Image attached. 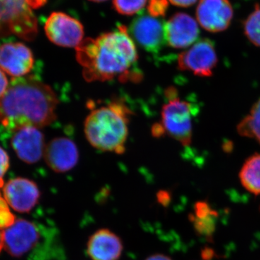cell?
<instances>
[{"label": "cell", "mask_w": 260, "mask_h": 260, "mask_svg": "<svg viewBox=\"0 0 260 260\" xmlns=\"http://www.w3.org/2000/svg\"><path fill=\"white\" fill-rule=\"evenodd\" d=\"M44 30L49 41L59 47L76 48L83 41L82 23L61 12H54L49 15Z\"/></svg>", "instance_id": "8"}, {"label": "cell", "mask_w": 260, "mask_h": 260, "mask_svg": "<svg viewBox=\"0 0 260 260\" xmlns=\"http://www.w3.org/2000/svg\"><path fill=\"white\" fill-rule=\"evenodd\" d=\"M165 95L167 102L162 107L161 120L154 124L152 135L155 138L168 135L183 146H189L192 138V106L179 99L177 90L174 87L168 88Z\"/></svg>", "instance_id": "4"}, {"label": "cell", "mask_w": 260, "mask_h": 260, "mask_svg": "<svg viewBox=\"0 0 260 260\" xmlns=\"http://www.w3.org/2000/svg\"><path fill=\"white\" fill-rule=\"evenodd\" d=\"M34 65L32 51L23 43H6L0 46V69L13 78L27 76Z\"/></svg>", "instance_id": "12"}, {"label": "cell", "mask_w": 260, "mask_h": 260, "mask_svg": "<svg viewBox=\"0 0 260 260\" xmlns=\"http://www.w3.org/2000/svg\"><path fill=\"white\" fill-rule=\"evenodd\" d=\"M47 0H0V38L16 36L32 41L38 34V21L32 10Z\"/></svg>", "instance_id": "5"}, {"label": "cell", "mask_w": 260, "mask_h": 260, "mask_svg": "<svg viewBox=\"0 0 260 260\" xmlns=\"http://www.w3.org/2000/svg\"><path fill=\"white\" fill-rule=\"evenodd\" d=\"M233 17L234 10L229 0H200L197 7V21L207 31L226 30Z\"/></svg>", "instance_id": "9"}, {"label": "cell", "mask_w": 260, "mask_h": 260, "mask_svg": "<svg viewBox=\"0 0 260 260\" xmlns=\"http://www.w3.org/2000/svg\"><path fill=\"white\" fill-rule=\"evenodd\" d=\"M148 0H114V8L119 14L133 15L144 8Z\"/></svg>", "instance_id": "21"}, {"label": "cell", "mask_w": 260, "mask_h": 260, "mask_svg": "<svg viewBox=\"0 0 260 260\" xmlns=\"http://www.w3.org/2000/svg\"><path fill=\"white\" fill-rule=\"evenodd\" d=\"M218 216V213L215 210L213 213L204 218H196L191 214L190 220L194 225L195 231L199 235L210 237L215 232Z\"/></svg>", "instance_id": "20"}, {"label": "cell", "mask_w": 260, "mask_h": 260, "mask_svg": "<svg viewBox=\"0 0 260 260\" xmlns=\"http://www.w3.org/2000/svg\"><path fill=\"white\" fill-rule=\"evenodd\" d=\"M166 42L174 49L192 45L199 37V24L190 15L177 13L164 24Z\"/></svg>", "instance_id": "11"}, {"label": "cell", "mask_w": 260, "mask_h": 260, "mask_svg": "<svg viewBox=\"0 0 260 260\" xmlns=\"http://www.w3.org/2000/svg\"><path fill=\"white\" fill-rule=\"evenodd\" d=\"M58 103L44 82L32 76L13 78L0 99V124L13 133L27 126L41 129L55 120Z\"/></svg>", "instance_id": "1"}, {"label": "cell", "mask_w": 260, "mask_h": 260, "mask_svg": "<svg viewBox=\"0 0 260 260\" xmlns=\"http://www.w3.org/2000/svg\"><path fill=\"white\" fill-rule=\"evenodd\" d=\"M90 1L95 2V3H102V2L107 1V0H90Z\"/></svg>", "instance_id": "32"}, {"label": "cell", "mask_w": 260, "mask_h": 260, "mask_svg": "<svg viewBox=\"0 0 260 260\" xmlns=\"http://www.w3.org/2000/svg\"><path fill=\"white\" fill-rule=\"evenodd\" d=\"M4 249L15 257L41 260V246L44 231L37 223L17 219L9 229L3 231Z\"/></svg>", "instance_id": "6"}, {"label": "cell", "mask_w": 260, "mask_h": 260, "mask_svg": "<svg viewBox=\"0 0 260 260\" xmlns=\"http://www.w3.org/2000/svg\"><path fill=\"white\" fill-rule=\"evenodd\" d=\"M16 220L15 215L10 212L9 205L6 200L0 203V230L5 231L9 229Z\"/></svg>", "instance_id": "22"}, {"label": "cell", "mask_w": 260, "mask_h": 260, "mask_svg": "<svg viewBox=\"0 0 260 260\" xmlns=\"http://www.w3.org/2000/svg\"><path fill=\"white\" fill-rule=\"evenodd\" d=\"M10 82H8V78H7L5 73L1 69H0V99L3 97L7 89L9 86Z\"/></svg>", "instance_id": "27"}, {"label": "cell", "mask_w": 260, "mask_h": 260, "mask_svg": "<svg viewBox=\"0 0 260 260\" xmlns=\"http://www.w3.org/2000/svg\"><path fill=\"white\" fill-rule=\"evenodd\" d=\"M132 114L121 99L93 109L84 122V133L89 143L102 151L124 153Z\"/></svg>", "instance_id": "3"}, {"label": "cell", "mask_w": 260, "mask_h": 260, "mask_svg": "<svg viewBox=\"0 0 260 260\" xmlns=\"http://www.w3.org/2000/svg\"><path fill=\"white\" fill-rule=\"evenodd\" d=\"M129 34L133 41L149 52H157L166 42L164 24L150 15L142 14L135 18Z\"/></svg>", "instance_id": "10"}, {"label": "cell", "mask_w": 260, "mask_h": 260, "mask_svg": "<svg viewBox=\"0 0 260 260\" xmlns=\"http://www.w3.org/2000/svg\"><path fill=\"white\" fill-rule=\"evenodd\" d=\"M168 0H150L148 6L149 15L154 18L164 17L168 9Z\"/></svg>", "instance_id": "23"}, {"label": "cell", "mask_w": 260, "mask_h": 260, "mask_svg": "<svg viewBox=\"0 0 260 260\" xmlns=\"http://www.w3.org/2000/svg\"><path fill=\"white\" fill-rule=\"evenodd\" d=\"M178 68L200 77H210L218 64V56L211 41L203 39L178 56Z\"/></svg>", "instance_id": "7"}, {"label": "cell", "mask_w": 260, "mask_h": 260, "mask_svg": "<svg viewBox=\"0 0 260 260\" xmlns=\"http://www.w3.org/2000/svg\"><path fill=\"white\" fill-rule=\"evenodd\" d=\"M194 211L192 215L196 218H204L213 213L215 210L212 209L209 203L207 202L200 201L195 203Z\"/></svg>", "instance_id": "24"}, {"label": "cell", "mask_w": 260, "mask_h": 260, "mask_svg": "<svg viewBox=\"0 0 260 260\" xmlns=\"http://www.w3.org/2000/svg\"><path fill=\"white\" fill-rule=\"evenodd\" d=\"M44 158L51 170L65 173L77 165L79 152L76 144L69 138H54L46 145Z\"/></svg>", "instance_id": "15"}, {"label": "cell", "mask_w": 260, "mask_h": 260, "mask_svg": "<svg viewBox=\"0 0 260 260\" xmlns=\"http://www.w3.org/2000/svg\"><path fill=\"white\" fill-rule=\"evenodd\" d=\"M239 135L252 138L260 145V99L253 105L250 113L238 124Z\"/></svg>", "instance_id": "18"}, {"label": "cell", "mask_w": 260, "mask_h": 260, "mask_svg": "<svg viewBox=\"0 0 260 260\" xmlns=\"http://www.w3.org/2000/svg\"><path fill=\"white\" fill-rule=\"evenodd\" d=\"M4 248V239H3V231H0V251Z\"/></svg>", "instance_id": "31"}, {"label": "cell", "mask_w": 260, "mask_h": 260, "mask_svg": "<svg viewBox=\"0 0 260 260\" xmlns=\"http://www.w3.org/2000/svg\"><path fill=\"white\" fill-rule=\"evenodd\" d=\"M11 145L20 160L31 164L44 156L47 145L39 128L27 126L13 132Z\"/></svg>", "instance_id": "14"}, {"label": "cell", "mask_w": 260, "mask_h": 260, "mask_svg": "<svg viewBox=\"0 0 260 260\" xmlns=\"http://www.w3.org/2000/svg\"><path fill=\"white\" fill-rule=\"evenodd\" d=\"M172 199V196H171L170 193L168 191L162 190L158 191L157 194V200L160 205L162 206L166 207L169 204Z\"/></svg>", "instance_id": "26"}, {"label": "cell", "mask_w": 260, "mask_h": 260, "mask_svg": "<svg viewBox=\"0 0 260 260\" xmlns=\"http://www.w3.org/2000/svg\"><path fill=\"white\" fill-rule=\"evenodd\" d=\"M122 251L120 238L107 229L98 230L87 243V254L91 260H119Z\"/></svg>", "instance_id": "16"}, {"label": "cell", "mask_w": 260, "mask_h": 260, "mask_svg": "<svg viewBox=\"0 0 260 260\" xmlns=\"http://www.w3.org/2000/svg\"><path fill=\"white\" fill-rule=\"evenodd\" d=\"M10 159L8 154L4 149L0 147V186L3 184V177L9 169Z\"/></svg>", "instance_id": "25"}, {"label": "cell", "mask_w": 260, "mask_h": 260, "mask_svg": "<svg viewBox=\"0 0 260 260\" xmlns=\"http://www.w3.org/2000/svg\"><path fill=\"white\" fill-rule=\"evenodd\" d=\"M3 192L8 205L19 213L31 211L41 198L37 184L25 178H15L8 181Z\"/></svg>", "instance_id": "13"}, {"label": "cell", "mask_w": 260, "mask_h": 260, "mask_svg": "<svg viewBox=\"0 0 260 260\" xmlns=\"http://www.w3.org/2000/svg\"><path fill=\"white\" fill-rule=\"evenodd\" d=\"M145 260H172V259L169 257V256L165 255V254H155L149 256Z\"/></svg>", "instance_id": "29"}, {"label": "cell", "mask_w": 260, "mask_h": 260, "mask_svg": "<svg viewBox=\"0 0 260 260\" xmlns=\"http://www.w3.org/2000/svg\"><path fill=\"white\" fill-rule=\"evenodd\" d=\"M244 34L256 47H260V8L256 9L248 16L244 23Z\"/></svg>", "instance_id": "19"}, {"label": "cell", "mask_w": 260, "mask_h": 260, "mask_svg": "<svg viewBox=\"0 0 260 260\" xmlns=\"http://www.w3.org/2000/svg\"><path fill=\"white\" fill-rule=\"evenodd\" d=\"M214 251L210 249H205L202 252V257L205 260L210 259L213 257Z\"/></svg>", "instance_id": "30"}, {"label": "cell", "mask_w": 260, "mask_h": 260, "mask_svg": "<svg viewBox=\"0 0 260 260\" xmlns=\"http://www.w3.org/2000/svg\"><path fill=\"white\" fill-rule=\"evenodd\" d=\"M168 1L175 6L181 7V8H189L191 5H194L198 0H168Z\"/></svg>", "instance_id": "28"}, {"label": "cell", "mask_w": 260, "mask_h": 260, "mask_svg": "<svg viewBox=\"0 0 260 260\" xmlns=\"http://www.w3.org/2000/svg\"><path fill=\"white\" fill-rule=\"evenodd\" d=\"M242 186L251 194H260V153L246 159L239 172Z\"/></svg>", "instance_id": "17"}, {"label": "cell", "mask_w": 260, "mask_h": 260, "mask_svg": "<svg viewBox=\"0 0 260 260\" xmlns=\"http://www.w3.org/2000/svg\"><path fill=\"white\" fill-rule=\"evenodd\" d=\"M75 50L83 78L88 82H105L116 78L127 80L131 77L130 70L138 59L134 41L124 25L96 39H85Z\"/></svg>", "instance_id": "2"}]
</instances>
